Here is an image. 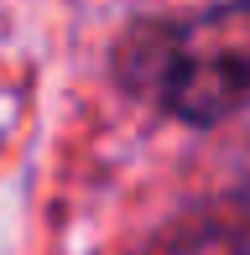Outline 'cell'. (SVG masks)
Here are the masks:
<instances>
[{
    "label": "cell",
    "instance_id": "obj_1",
    "mask_svg": "<svg viewBox=\"0 0 250 255\" xmlns=\"http://www.w3.org/2000/svg\"><path fill=\"white\" fill-rule=\"evenodd\" d=\"M115 73L130 94L156 99L188 125L250 110V0L188 21H141L120 37Z\"/></svg>",
    "mask_w": 250,
    "mask_h": 255
},
{
    "label": "cell",
    "instance_id": "obj_2",
    "mask_svg": "<svg viewBox=\"0 0 250 255\" xmlns=\"http://www.w3.org/2000/svg\"><path fill=\"white\" fill-rule=\"evenodd\" d=\"M151 255H250V240L230 224H188L167 235Z\"/></svg>",
    "mask_w": 250,
    "mask_h": 255
}]
</instances>
